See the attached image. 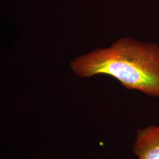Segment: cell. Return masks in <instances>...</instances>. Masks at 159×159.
<instances>
[{
    "label": "cell",
    "instance_id": "cell-1",
    "mask_svg": "<svg viewBox=\"0 0 159 159\" xmlns=\"http://www.w3.org/2000/svg\"><path fill=\"white\" fill-rule=\"evenodd\" d=\"M71 67L81 77L106 74L125 88L159 99V46L129 38L75 59Z\"/></svg>",
    "mask_w": 159,
    "mask_h": 159
},
{
    "label": "cell",
    "instance_id": "cell-2",
    "mask_svg": "<svg viewBox=\"0 0 159 159\" xmlns=\"http://www.w3.org/2000/svg\"><path fill=\"white\" fill-rule=\"evenodd\" d=\"M133 153L137 159H159V125L137 131Z\"/></svg>",
    "mask_w": 159,
    "mask_h": 159
}]
</instances>
